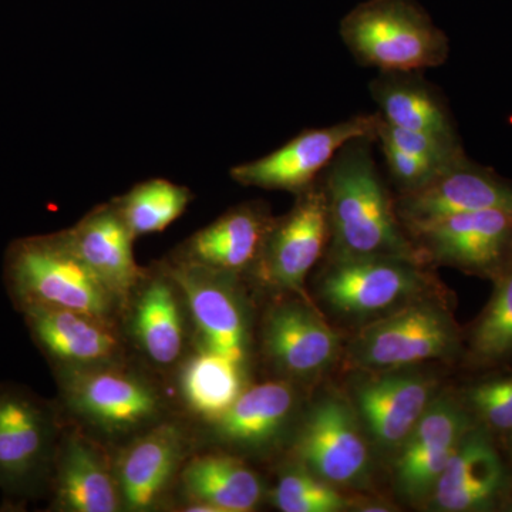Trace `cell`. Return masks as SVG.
Returning a JSON list of instances; mask_svg holds the SVG:
<instances>
[{
  "label": "cell",
  "instance_id": "1",
  "mask_svg": "<svg viewBox=\"0 0 512 512\" xmlns=\"http://www.w3.org/2000/svg\"><path fill=\"white\" fill-rule=\"evenodd\" d=\"M373 143L370 137L349 141L320 177L328 201V259L392 256L426 264L400 221Z\"/></svg>",
  "mask_w": 512,
  "mask_h": 512
},
{
  "label": "cell",
  "instance_id": "2",
  "mask_svg": "<svg viewBox=\"0 0 512 512\" xmlns=\"http://www.w3.org/2000/svg\"><path fill=\"white\" fill-rule=\"evenodd\" d=\"M3 278L19 312L32 306L70 309L117 325L124 313L123 302L84 264L64 231L13 241Z\"/></svg>",
  "mask_w": 512,
  "mask_h": 512
},
{
  "label": "cell",
  "instance_id": "3",
  "mask_svg": "<svg viewBox=\"0 0 512 512\" xmlns=\"http://www.w3.org/2000/svg\"><path fill=\"white\" fill-rule=\"evenodd\" d=\"M55 373L64 420L77 421L103 444L123 446L167 420L164 394L124 363Z\"/></svg>",
  "mask_w": 512,
  "mask_h": 512
},
{
  "label": "cell",
  "instance_id": "4",
  "mask_svg": "<svg viewBox=\"0 0 512 512\" xmlns=\"http://www.w3.org/2000/svg\"><path fill=\"white\" fill-rule=\"evenodd\" d=\"M64 429L59 404L22 384L0 383V491L5 507L22 508L49 495Z\"/></svg>",
  "mask_w": 512,
  "mask_h": 512
},
{
  "label": "cell",
  "instance_id": "5",
  "mask_svg": "<svg viewBox=\"0 0 512 512\" xmlns=\"http://www.w3.org/2000/svg\"><path fill=\"white\" fill-rule=\"evenodd\" d=\"M340 39L362 66L423 72L447 62L450 40L416 0H365L340 22Z\"/></svg>",
  "mask_w": 512,
  "mask_h": 512
},
{
  "label": "cell",
  "instance_id": "6",
  "mask_svg": "<svg viewBox=\"0 0 512 512\" xmlns=\"http://www.w3.org/2000/svg\"><path fill=\"white\" fill-rule=\"evenodd\" d=\"M464 330L448 309L446 296H429L360 326L346 348L355 370L417 367L433 360L461 362Z\"/></svg>",
  "mask_w": 512,
  "mask_h": 512
},
{
  "label": "cell",
  "instance_id": "7",
  "mask_svg": "<svg viewBox=\"0 0 512 512\" xmlns=\"http://www.w3.org/2000/svg\"><path fill=\"white\" fill-rule=\"evenodd\" d=\"M426 266L392 256L328 259L316 291L329 311L366 325L419 299L444 296Z\"/></svg>",
  "mask_w": 512,
  "mask_h": 512
},
{
  "label": "cell",
  "instance_id": "8",
  "mask_svg": "<svg viewBox=\"0 0 512 512\" xmlns=\"http://www.w3.org/2000/svg\"><path fill=\"white\" fill-rule=\"evenodd\" d=\"M372 444L349 399L325 394L296 433V463L338 488H362L372 476Z\"/></svg>",
  "mask_w": 512,
  "mask_h": 512
},
{
  "label": "cell",
  "instance_id": "9",
  "mask_svg": "<svg viewBox=\"0 0 512 512\" xmlns=\"http://www.w3.org/2000/svg\"><path fill=\"white\" fill-rule=\"evenodd\" d=\"M183 289L198 348L217 353L248 370L251 359V313L239 276L168 259Z\"/></svg>",
  "mask_w": 512,
  "mask_h": 512
},
{
  "label": "cell",
  "instance_id": "10",
  "mask_svg": "<svg viewBox=\"0 0 512 512\" xmlns=\"http://www.w3.org/2000/svg\"><path fill=\"white\" fill-rule=\"evenodd\" d=\"M427 265L493 281L512 264V211L451 215L407 231Z\"/></svg>",
  "mask_w": 512,
  "mask_h": 512
},
{
  "label": "cell",
  "instance_id": "11",
  "mask_svg": "<svg viewBox=\"0 0 512 512\" xmlns=\"http://www.w3.org/2000/svg\"><path fill=\"white\" fill-rule=\"evenodd\" d=\"M379 113L359 114L328 127L309 128L268 156L235 165L229 171L244 187L299 194L318 183L343 146L359 137L376 141Z\"/></svg>",
  "mask_w": 512,
  "mask_h": 512
},
{
  "label": "cell",
  "instance_id": "12",
  "mask_svg": "<svg viewBox=\"0 0 512 512\" xmlns=\"http://www.w3.org/2000/svg\"><path fill=\"white\" fill-rule=\"evenodd\" d=\"M416 367L360 370L350 389V403L373 448L396 453L440 392L437 379Z\"/></svg>",
  "mask_w": 512,
  "mask_h": 512
},
{
  "label": "cell",
  "instance_id": "13",
  "mask_svg": "<svg viewBox=\"0 0 512 512\" xmlns=\"http://www.w3.org/2000/svg\"><path fill=\"white\" fill-rule=\"evenodd\" d=\"M329 239L328 201L319 178L296 194L288 214L275 218L254 272L271 288L308 299L306 278L328 252Z\"/></svg>",
  "mask_w": 512,
  "mask_h": 512
},
{
  "label": "cell",
  "instance_id": "14",
  "mask_svg": "<svg viewBox=\"0 0 512 512\" xmlns=\"http://www.w3.org/2000/svg\"><path fill=\"white\" fill-rule=\"evenodd\" d=\"M476 424L458 389H441L394 453L393 481L397 493L412 503H427L458 443Z\"/></svg>",
  "mask_w": 512,
  "mask_h": 512
},
{
  "label": "cell",
  "instance_id": "15",
  "mask_svg": "<svg viewBox=\"0 0 512 512\" xmlns=\"http://www.w3.org/2000/svg\"><path fill=\"white\" fill-rule=\"evenodd\" d=\"M511 483L497 437L476 424L458 443L426 504L440 512L504 511Z\"/></svg>",
  "mask_w": 512,
  "mask_h": 512
},
{
  "label": "cell",
  "instance_id": "16",
  "mask_svg": "<svg viewBox=\"0 0 512 512\" xmlns=\"http://www.w3.org/2000/svg\"><path fill=\"white\" fill-rule=\"evenodd\" d=\"M396 210L406 231L466 212L512 211V180L464 156L423 187L397 195Z\"/></svg>",
  "mask_w": 512,
  "mask_h": 512
},
{
  "label": "cell",
  "instance_id": "17",
  "mask_svg": "<svg viewBox=\"0 0 512 512\" xmlns=\"http://www.w3.org/2000/svg\"><path fill=\"white\" fill-rule=\"evenodd\" d=\"M262 349L286 379L312 380L328 372L342 353L340 335L308 299L272 306L262 325Z\"/></svg>",
  "mask_w": 512,
  "mask_h": 512
},
{
  "label": "cell",
  "instance_id": "18",
  "mask_svg": "<svg viewBox=\"0 0 512 512\" xmlns=\"http://www.w3.org/2000/svg\"><path fill=\"white\" fill-rule=\"evenodd\" d=\"M20 313L30 338L55 372L124 363L126 346L117 323L89 313L42 306Z\"/></svg>",
  "mask_w": 512,
  "mask_h": 512
},
{
  "label": "cell",
  "instance_id": "19",
  "mask_svg": "<svg viewBox=\"0 0 512 512\" xmlns=\"http://www.w3.org/2000/svg\"><path fill=\"white\" fill-rule=\"evenodd\" d=\"M128 330L138 350L160 369L181 365L187 352L190 311L167 265L146 271L126 306Z\"/></svg>",
  "mask_w": 512,
  "mask_h": 512
},
{
  "label": "cell",
  "instance_id": "20",
  "mask_svg": "<svg viewBox=\"0 0 512 512\" xmlns=\"http://www.w3.org/2000/svg\"><path fill=\"white\" fill-rule=\"evenodd\" d=\"M187 450L185 430L168 419L124 443L114 458L123 511L157 510L180 477Z\"/></svg>",
  "mask_w": 512,
  "mask_h": 512
},
{
  "label": "cell",
  "instance_id": "21",
  "mask_svg": "<svg viewBox=\"0 0 512 512\" xmlns=\"http://www.w3.org/2000/svg\"><path fill=\"white\" fill-rule=\"evenodd\" d=\"M49 495L50 511H123L114 460L101 441L83 430L64 429Z\"/></svg>",
  "mask_w": 512,
  "mask_h": 512
},
{
  "label": "cell",
  "instance_id": "22",
  "mask_svg": "<svg viewBox=\"0 0 512 512\" xmlns=\"http://www.w3.org/2000/svg\"><path fill=\"white\" fill-rule=\"evenodd\" d=\"M274 220L262 202H245L195 232L170 258L229 275L254 272Z\"/></svg>",
  "mask_w": 512,
  "mask_h": 512
},
{
  "label": "cell",
  "instance_id": "23",
  "mask_svg": "<svg viewBox=\"0 0 512 512\" xmlns=\"http://www.w3.org/2000/svg\"><path fill=\"white\" fill-rule=\"evenodd\" d=\"M298 393L288 382L247 386L234 404L208 421L215 443L235 453L261 454L271 450L292 426Z\"/></svg>",
  "mask_w": 512,
  "mask_h": 512
},
{
  "label": "cell",
  "instance_id": "24",
  "mask_svg": "<svg viewBox=\"0 0 512 512\" xmlns=\"http://www.w3.org/2000/svg\"><path fill=\"white\" fill-rule=\"evenodd\" d=\"M64 232L84 264L123 302L126 311L146 271L137 265L133 251L136 238L113 202L93 208Z\"/></svg>",
  "mask_w": 512,
  "mask_h": 512
},
{
  "label": "cell",
  "instance_id": "25",
  "mask_svg": "<svg viewBox=\"0 0 512 512\" xmlns=\"http://www.w3.org/2000/svg\"><path fill=\"white\" fill-rule=\"evenodd\" d=\"M178 478L190 512H249L265 497L264 481L237 454H198Z\"/></svg>",
  "mask_w": 512,
  "mask_h": 512
},
{
  "label": "cell",
  "instance_id": "26",
  "mask_svg": "<svg viewBox=\"0 0 512 512\" xmlns=\"http://www.w3.org/2000/svg\"><path fill=\"white\" fill-rule=\"evenodd\" d=\"M370 94L390 126L463 144L446 99L421 72L379 73L370 83Z\"/></svg>",
  "mask_w": 512,
  "mask_h": 512
},
{
  "label": "cell",
  "instance_id": "27",
  "mask_svg": "<svg viewBox=\"0 0 512 512\" xmlns=\"http://www.w3.org/2000/svg\"><path fill=\"white\" fill-rule=\"evenodd\" d=\"M491 282L487 305L464 332L461 362L477 375L512 365V264Z\"/></svg>",
  "mask_w": 512,
  "mask_h": 512
},
{
  "label": "cell",
  "instance_id": "28",
  "mask_svg": "<svg viewBox=\"0 0 512 512\" xmlns=\"http://www.w3.org/2000/svg\"><path fill=\"white\" fill-rule=\"evenodd\" d=\"M180 366L181 399L207 423L227 412L247 389V370L210 350L198 348Z\"/></svg>",
  "mask_w": 512,
  "mask_h": 512
},
{
  "label": "cell",
  "instance_id": "29",
  "mask_svg": "<svg viewBox=\"0 0 512 512\" xmlns=\"http://www.w3.org/2000/svg\"><path fill=\"white\" fill-rule=\"evenodd\" d=\"M191 200L192 192L184 185L151 178L111 202L137 239L170 227L184 214Z\"/></svg>",
  "mask_w": 512,
  "mask_h": 512
},
{
  "label": "cell",
  "instance_id": "30",
  "mask_svg": "<svg viewBox=\"0 0 512 512\" xmlns=\"http://www.w3.org/2000/svg\"><path fill=\"white\" fill-rule=\"evenodd\" d=\"M272 501L282 512H342L352 507L340 488L296 463L279 474Z\"/></svg>",
  "mask_w": 512,
  "mask_h": 512
},
{
  "label": "cell",
  "instance_id": "31",
  "mask_svg": "<svg viewBox=\"0 0 512 512\" xmlns=\"http://www.w3.org/2000/svg\"><path fill=\"white\" fill-rule=\"evenodd\" d=\"M458 393L484 429L495 437L512 433V375L483 373L458 389Z\"/></svg>",
  "mask_w": 512,
  "mask_h": 512
},
{
  "label": "cell",
  "instance_id": "32",
  "mask_svg": "<svg viewBox=\"0 0 512 512\" xmlns=\"http://www.w3.org/2000/svg\"><path fill=\"white\" fill-rule=\"evenodd\" d=\"M376 141L377 143L392 144V146L439 168L446 167L458 158L467 156L463 144L448 143V141L430 136V134L390 126L382 119V116L377 124Z\"/></svg>",
  "mask_w": 512,
  "mask_h": 512
},
{
  "label": "cell",
  "instance_id": "33",
  "mask_svg": "<svg viewBox=\"0 0 512 512\" xmlns=\"http://www.w3.org/2000/svg\"><path fill=\"white\" fill-rule=\"evenodd\" d=\"M387 170L399 194L412 192L423 187L441 168L414 157L392 144L380 143Z\"/></svg>",
  "mask_w": 512,
  "mask_h": 512
},
{
  "label": "cell",
  "instance_id": "34",
  "mask_svg": "<svg viewBox=\"0 0 512 512\" xmlns=\"http://www.w3.org/2000/svg\"><path fill=\"white\" fill-rule=\"evenodd\" d=\"M353 507H355L356 511L362 512H390L394 510L392 505L383 503V501H362V503L353 504Z\"/></svg>",
  "mask_w": 512,
  "mask_h": 512
},
{
  "label": "cell",
  "instance_id": "35",
  "mask_svg": "<svg viewBox=\"0 0 512 512\" xmlns=\"http://www.w3.org/2000/svg\"><path fill=\"white\" fill-rule=\"evenodd\" d=\"M497 440L512 470V433L505 434V436L497 437Z\"/></svg>",
  "mask_w": 512,
  "mask_h": 512
},
{
  "label": "cell",
  "instance_id": "36",
  "mask_svg": "<svg viewBox=\"0 0 512 512\" xmlns=\"http://www.w3.org/2000/svg\"><path fill=\"white\" fill-rule=\"evenodd\" d=\"M504 511L512 512V483H511L510 494H508V500H507V504H505Z\"/></svg>",
  "mask_w": 512,
  "mask_h": 512
}]
</instances>
